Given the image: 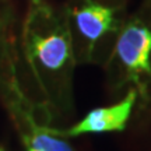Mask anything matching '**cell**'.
Listing matches in <instances>:
<instances>
[{"label": "cell", "instance_id": "6da1fadb", "mask_svg": "<svg viewBox=\"0 0 151 151\" xmlns=\"http://www.w3.org/2000/svg\"><path fill=\"white\" fill-rule=\"evenodd\" d=\"M35 6L22 31V56L38 90L52 101L74 63L73 38L67 25L46 7Z\"/></svg>", "mask_w": 151, "mask_h": 151}, {"label": "cell", "instance_id": "7a4b0ae2", "mask_svg": "<svg viewBox=\"0 0 151 151\" xmlns=\"http://www.w3.org/2000/svg\"><path fill=\"white\" fill-rule=\"evenodd\" d=\"M137 92L134 90L118 104L109 106L92 109L81 119L80 122L69 129H55L48 126V132L59 137H76L88 133H108V132H122L126 127V123L130 118L132 109L134 106Z\"/></svg>", "mask_w": 151, "mask_h": 151}, {"label": "cell", "instance_id": "3957f363", "mask_svg": "<svg viewBox=\"0 0 151 151\" xmlns=\"http://www.w3.org/2000/svg\"><path fill=\"white\" fill-rule=\"evenodd\" d=\"M115 53L134 81L140 74H151V29L140 22H130L119 35Z\"/></svg>", "mask_w": 151, "mask_h": 151}, {"label": "cell", "instance_id": "277c9868", "mask_svg": "<svg viewBox=\"0 0 151 151\" xmlns=\"http://www.w3.org/2000/svg\"><path fill=\"white\" fill-rule=\"evenodd\" d=\"M73 20L77 32L87 42L88 50L106 34L116 29L115 9L99 4L94 0H84L73 11Z\"/></svg>", "mask_w": 151, "mask_h": 151}, {"label": "cell", "instance_id": "5b68a950", "mask_svg": "<svg viewBox=\"0 0 151 151\" xmlns=\"http://www.w3.org/2000/svg\"><path fill=\"white\" fill-rule=\"evenodd\" d=\"M22 143L27 151H73L70 144L63 140V137L49 133L48 126Z\"/></svg>", "mask_w": 151, "mask_h": 151}, {"label": "cell", "instance_id": "8992f818", "mask_svg": "<svg viewBox=\"0 0 151 151\" xmlns=\"http://www.w3.org/2000/svg\"><path fill=\"white\" fill-rule=\"evenodd\" d=\"M34 4H41V0H32Z\"/></svg>", "mask_w": 151, "mask_h": 151}, {"label": "cell", "instance_id": "52a82bcc", "mask_svg": "<svg viewBox=\"0 0 151 151\" xmlns=\"http://www.w3.org/2000/svg\"><path fill=\"white\" fill-rule=\"evenodd\" d=\"M0 151H4V150H3V148H1V147H0Z\"/></svg>", "mask_w": 151, "mask_h": 151}]
</instances>
